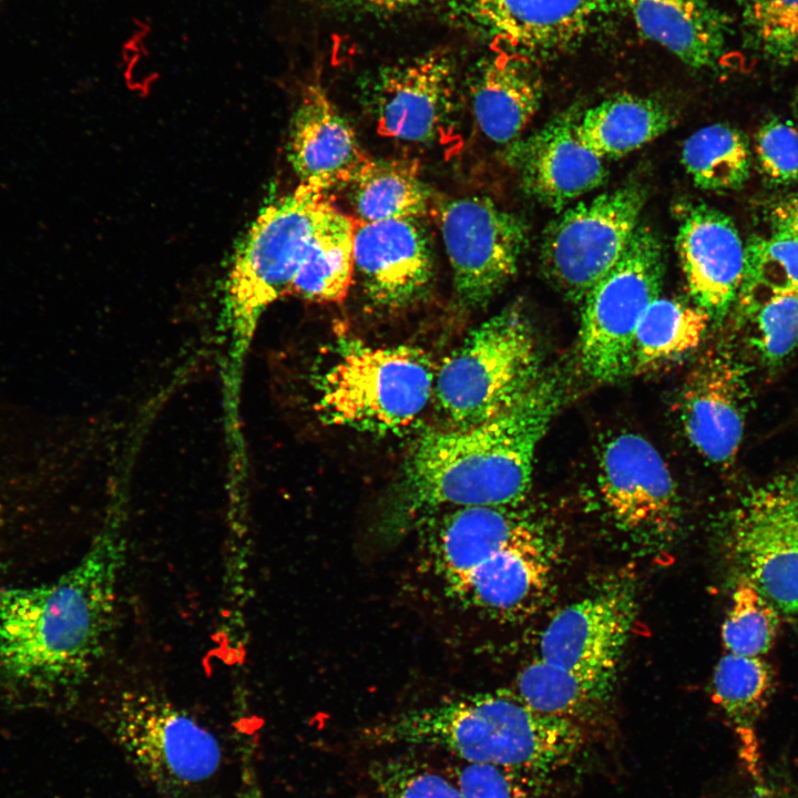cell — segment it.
I'll return each mask as SVG.
<instances>
[{"instance_id": "obj_7", "label": "cell", "mask_w": 798, "mask_h": 798, "mask_svg": "<svg viewBox=\"0 0 798 798\" xmlns=\"http://www.w3.org/2000/svg\"><path fill=\"white\" fill-rule=\"evenodd\" d=\"M325 193L299 184L259 212L236 249L224 303L239 355L264 310L289 291L308 238L330 202Z\"/></svg>"}, {"instance_id": "obj_2", "label": "cell", "mask_w": 798, "mask_h": 798, "mask_svg": "<svg viewBox=\"0 0 798 798\" xmlns=\"http://www.w3.org/2000/svg\"><path fill=\"white\" fill-rule=\"evenodd\" d=\"M127 541L109 522L54 581L0 589V676L35 690L80 686L104 653Z\"/></svg>"}, {"instance_id": "obj_28", "label": "cell", "mask_w": 798, "mask_h": 798, "mask_svg": "<svg viewBox=\"0 0 798 798\" xmlns=\"http://www.w3.org/2000/svg\"><path fill=\"white\" fill-rule=\"evenodd\" d=\"M696 305L658 297L642 316L633 341L630 372H642L694 350L709 323Z\"/></svg>"}, {"instance_id": "obj_10", "label": "cell", "mask_w": 798, "mask_h": 798, "mask_svg": "<svg viewBox=\"0 0 798 798\" xmlns=\"http://www.w3.org/2000/svg\"><path fill=\"white\" fill-rule=\"evenodd\" d=\"M730 550L757 590L785 616L798 615V473L741 497L729 515Z\"/></svg>"}, {"instance_id": "obj_37", "label": "cell", "mask_w": 798, "mask_h": 798, "mask_svg": "<svg viewBox=\"0 0 798 798\" xmlns=\"http://www.w3.org/2000/svg\"><path fill=\"white\" fill-rule=\"evenodd\" d=\"M755 153L761 173L774 184L798 181V129L778 117L765 122L756 133Z\"/></svg>"}, {"instance_id": "obj_39", "label": "cell", "mask_w": 798, "mask_h": 798, "mask_svg": "<svg viewBox=\"0 0 798 798\" xmlns=\"http://www.w3.org/2000/svg\"><path fill=\"white\" fill-rule=\"evenodd\" d=\"M324 4L341 9L371 12H392L426 3L429 0H319Z\"/></svg>"}, {"instance_id": "obj_13", "label": "cell", "mask_w": 798, "mask_h": 798, "mask_svg": "<svg viewBox=\"0 0 798 798\" xmlns=\"http://www.w3.org/2000/svg\"><path fill=\"white\" fill-rule=\"evenodd\" d=\"M378 132L411 143H432L446 134L456 105L451 53L438 48L381 70L369 91Z\"/></svg>"}, {"instance_id": "obj_38", "label": "cell", "mask_w": 798, "mask_h": 798, "mask_svg": "<svg viewBox=\"0 0 798 798\" xmlns=\"http://www.w3.org/2000/svg\"><path fill=\"white\" fill-rule=\"evenodd\" d=\"M773 233L798 236V192L779 198L768 209Z\"/></svg>"}, {"instance_id": "obj_25", "label": "cell", "mask_w": 798, "mask_h": 798, "mask_svg": "<svg viewBox=\"0 0 798 798\" xmlns=\"http://www.w3.org/2000/svg\"><path fill=\"white\" fill-rule=\"evenodd\" d=\"M674 121L662 102L626 93L586 110L577 119L576 134L600 157H621L663 135Z\"/></svg>"}, {"instance_id": "obj_17", "label": "cell", "mask_w": 798, "mask_h": 798, "mask_svg": "<svg viewBox=\"0 0 798 798\" xmlns=\"http://www.w3.org/2000/svg\"><path fill=\"white\" fill-rule=\"evenodd\" d=\"M676 250L694 304L716 321L736 305L745 272V245L734 222L705 204L681 214Z\"/></svg>"}, {"instance_id": "obj_3", "label": "cell", "mask_w": 798, "mask_h": 798, "mask_svg": "<svg viewBox=\"0 0 798 798\" xmlns=\"http://www.w3.org/2000/svg\"><path fill=\"white\" fill-rule=\"evenodd\" d=\"M361 736L371 745L433 747L462 761L531 774L569 763L584 744L576 722L540 713L509 689L406 710L367 727Z\"/></svg>"}, {"instance_id": "obj_22", "label": "cell", "mask_w": 798, "mask_h": 798, "mask_svg": "<svg viewBox=\"0 0 798 798\" xmlns=\"http://www.w3.org/2000/svg\"><path fill=\"white\" fill-rule=\"evenodd\" d=\"M481 132L495 143L515 141L540 108L542 89L530 59L500 51L483 61L470 85Z\"/></svg>"}, {"instance_id": "obj_8", "label": "cell", "mask_w": 798, "mask_h": 798, "mask_svg": "<svg viewBox=\"0 0 798 798\" xmlns=\"http://www.w3.org/2000/svg\"><path fill=\"white\" fill-rule=\"evenodd\" d=\"M664 275L657 234L638 225L613 268L581 303L580 361L598 381H613L631 369L638 323L659 297Z\"/></svg>"}, {"instance_id": "obj_35", "label": "cell", "mask_w": 798, "mask_h": 798, "mask_svg": "<svg viewBox=\"0 0 798 798\" xmlns=\"http://www.w3.org/2000/svg\"><path fill=\"white\" fill-rule=\"evenodd\" d=\"M744 313L764 362L780 364L798 347V289L771 294Z\"/></svg>"}, {"instance_id": "obj_32", "label": "cell", "mask_w": 798, "mask_h": 798, "mask_svg": "<svg viewBox=\"0 0 798 798\" xmlns=\"http://www.w3.org/2000/svg\"><path fill=\"white\" fill-rule=\"evenodd\" d=\"M366 785L368 798H463L448 771L408 754L371 761Z\"/></svg>"}, {"instance_id": "obj_14", "label": "cell", "mask_w": 798, "mask_h": 798, "mask_svg": "<svg viewBox=\"0 0 798 798\" xmlns=\"http://www.w3.org/2000/svg\"><path fill=\"white\" fill-rule=\"evenodd\" d=\"M635 615L628 585H614L560 611L544 630L540 658L607 692Z\"/></svg>"}, {"instance_id": "obj_29", "label": "cell", "mask_w": 798, "mask_h": 798, "mask_svg": "<svg viewBox=\"0 0 798 798\" xmlns=\"http://www.w3.org/2000/svg\"><path fill=\"white\" fill-rule=\"evenodd\" d=\"M681 158L694 184L706 191L738 190L750 174L747 137L726 123H714L690 134L683 144Z\"/></svg>"}, {"instance_id": "obj_21", "label": "cell", "mask_w": 798, "mask_h": 798, "mask_svg": "<svg viewBox=\"0 0 798 798\" xmlns=\"http://www.w3.org/2000/svg\"><path fill=\"white\" fill-rule=\"evenodd\" d=\"M288 142L299 184L323 192L351 185L372 162L318 80L301 89Z\"/></svg>"}, {"instance_id": "obj_33", "label": "cell", "mask_w": 798, "mask_h": 798, "mask_svg": "<svg viewBox=\"0 0 798 798\" xmlns=\"http://www.w3.org/2000/svg\"><path fill=\"white\" fill-rule=\"evenodd\" d=\"M779 614L749 580L740 577L722 627L727 652L744 656L766 654L776 640Z\"/></svg>"}, {"instance_id": "obj_26", "label": "cell", "mask_w": 798, "mask_h": 798, "mask_svg": "<svg viewBox=\"0 0 798 798\" xmlns=\"http://www.w3.org/2000/svg\"><path fill=\"white\" fill-rule=\"evenodd\" d=\"M714 696L736 727L739 755L754 776L759 775L756 725L774 690L770 665L759 656L725 654L713 678Z\"/></svg>"}, {"instance_id": "obj_9", "label": "cell", "mask_w": 798, "mask_h": 798, "mask_svg": "<svg viewBox=\"0 0 798 798\" xmlns=\"http://www.w3.org/2000/svg\"><path fill=\"white\" fill-rule=\"evenodd\" d=\"M645 202V190L628 184L564 208L542 235L545 276L565 297L581 304L623 255Z\"/></svg>"}, {"instance_id": "obj_40", "label": "cell", "mask_w": 798, "mask_h": 798, "mask_svg": "<svg viewBox=\"0 0 798 798\" xmlns=\"http://www.w3.org/2000/svg\"><path fill=\"white\" fill-rule=\"evenodd\" d=\"M745 798H786L779 790L767 784H757Z\"/></svg>"}, {"instance_id": "obj_31", "label": "cell", "mask_w": 798, "mask_h": 798, "mask_svg": "<svg viewBox=\"0 0 798 798\" xmlns=\"http://www.w3.org/2000/svg\"><path fill=\"white\" fill-rule=\"evenodd\" d=\"M788 289H798V236H753L745 244V272L737 303L745 311L771 294Z\"/></svg>"}, {"instance_id": "obj_12", "label": "cell", "mask_w": 798, "mask_h": 798, "mask_svg": "<svg viewBox=\"0 0 798 798\" xmlns=\"http://www.w3.org/2000/svg\"><path fill=\"white\" fill-rule=\"evenodd\" d=\"M602 499L617 526L638 541L672 538L679 521L673 477L655 447L640 434L608 439L598 460Z\"/></svg>"}, {"instance_id": "obj_15", "label": "cell", "mask_w": 798, "mask_h": 798, "mask_svg": "<svg viewBox=\"0 0 798 798\" xmlns=\"http://www.w3.org/2000/svg\"><path fill=\"white\" fill-rule=\"evenodd\" d=\"M749 389L744 365L725 348L708 349L686 377L681 417L692 446L708 461L733 463L741 444Z\"/></svg>"}, {"instance_id": "obj_24", "label": "cell", "mask_w": 798, "mask_h": 798, "mask_svg": "<svg viewBox=\"0 0 798 798\" xmlns=\"http://www.w3.org/2000/svg\"><path fill=\"white\" fill-rule=\"evenodd\" d=\"M356 218L328 203L301 255L290 294L317 303L346 298L355 274Z\"/></svg>"}, {"instance_id": "obj_16", "label": "cell", "mask_w": 798, "mask_h": 798, "mask_svg": "<svg viewBox=\"0 0 798 798\" xmlns=\"http://www.w3.org/2000/svg\"><path fill=\"white\" fill-rule=\"evenodd\" d=\"M464 17L507 51L548 58L579 43L607 0H459Z\"/></svg>"}, {"instance_id": "obj_11", "label": "cell", "mask_w": 798, "mask_h": 798, "mask_svg": "<svg viewBox=\"0 0 798 798\" xmlns=\"http://www.w3.org/2000/svg\"><path fill=\"white\" fill-rule=\"evenodd\" d=\"M438 222L459 300L470 307L487 303L518 270L524 222L481 196L440 203Z\"/></svg>"}, {"instance_id": "obj_1", "label": "cell", "mask_w": 798, "mask_h": 798, "mask_svg": "<svg viewBox=\"0 0 798 798\" xmlns=\"http://www.w3.org/2000/svg\"><path fill=\"white\" fill-rule=\"evenodd\" d=\"M563 399L561 378L541 375L501 413L422 434L405 462L381 534L396 539L448 507H516L530 490L536 447Z\"/></svg>"}, {"instance_id": "obj_5", "label": "cell", "mask_w": 798, "mask_h": 798, "mask_svg": "<svg viewBox=\"0 0 798 798\" xmlns=\"http://www.w3.org/2000/svg\"><path fill=\"white\" fill-rule=\"evenodd\" d=\"M105 722L126 759L163 798H195L221 767L216 737L158 692L115 693Z\"/></svg>"}, {"instance_id": "obj_34", "label": "cell", "mask_w": 798, "mask_h": 798, "mask_svg": "<svg viewBox=\"0 0 798 798\" xmlns=\"http://www.w3.org/2000/svg\"><path fill=\"white\" fill-rule=\"evenodd\" d=\"M743 12L758 52L778 64L798 61V0H744Z\"/></svg>"}, {"instance_id": "obj_4", "label": "cell", "mask_w": 798, "mask_h": 798, "mask_svg": "<svg viewBox=\"0 0 798 798\" xmlns=\"http://www.w3.org/2000/svg\"><path fill=\"white\" fill-rule=\"evenodd\" d=\"M434 380L429 357L417 347L351 341L318 378L315 409L327 424L398 433L423 413Z\"/></svg>"}, {"instance_id": "obj_30", "label": "cell", "mask_w": 798, "mask_h": 798, "mask_svg": "<svg viewBox=\"0 0 798 798\" xmlns=\"http://www.w3.org/2000/svg\"><path fill=\"white\" fill-rule=\"evenodd\" d=\"M516 693L533 709L573 722L592 713L606 694L573 672L542 658L520 672Z\"/></svg>"}, {"instance_id": "obj_27", "label": "cell", "mask_w": 798, "mask_h": 798, "mask_svg": "<svg viewBox=\"0 0 798 798\" xmlns=\"http://www.w3.org/2000/svg\"><path fill=\"white\" fill-rule=\"evenodd\" d=\"M351 186L359 222L421 218L429 208L430 195L413 158L372 160Z\"/></svg>"}, {"instance_id": "obj_23", "label": "cell", "mask_w": 798, "mask_h": 798, "mask_svg": "<svg viewBox=\"0 0 798 798\" xmlns=\"http://www.w3.org/2000/svg\"><path fill=\"white\" fill-rule=\"evenodd\" d=\"M640 31L683 63L715 65L727 42V22L709 0H624Z\"/></svg>"}, {"instance_id": "obj_18", "label": "cell", "mask_w": 798, "mask_h": 798, "mask_svg": "<svg viewBox=\"0 0 798 798\" xmlns=\"http://www.w3.org/2000/svg\"><path fill=\"white\" fill-rule=\"evenodd\" d=\"M354 253L362 288L379 306L408 305L432 282L433 250L420 218L356 219Z\"/></svg>"}, {"instance_id": "obj_36", "label": "cell", "mask_w": 798, "mask_h": 798, "mask_svg": "<svg viewBox=\"0 0 798 798\" xmlns=\"http://www.w3.org/2000/svg\"><path fill=\"white\" fill-rule=\"evenodd\" d=\"M447 771L463 798H538L528 771L459 759Z\"/></svg>"}, {"instance_id": "obj_19", "label": "cell", "mask_w": 798, "mask_h": 798, "mask_svg": "<svg viewBox=\"0 0 798 798\" xmlns=\"http://www.w3.org/2000/svg\"><path fill=\"white\" fill-rule=\"evenodd\" d=\"M549 572L541 538L532 526L442 584L464 607L509 621L535 607Z\"/></svg>"}, {"instance_id": "obj_20", "label": "cell", "mask_w": 798, "mask_h": 798, "mask_svg": "<svg viewBox=\"0 0 798 798\" xmlns=\"http://www.w3.org/2000/svg\"><path fill=\"white\" fill-rule=\"evenodd\" d=\"M579 116L561 115L522 141H514L508 160L524 191L556 209L602 185L607 178L603 158L576 134Z\"/></svg>"}, {"instance_id": "obj_6", "label": "cell", "mask_w": 798, "mask_h": 798, "mask_svg": "<svg viewBox=\"0 0 798 798\" xmlns=\"http://www.w3.org/2000/svg\"><path fill=\"white\" fill-rule=\"evenodd\" d=\"M541 375L530 321L511 306L471 331L436 374L433 392L453 426L464 427L513 406Z\"/></svg>"}]
</instances>
